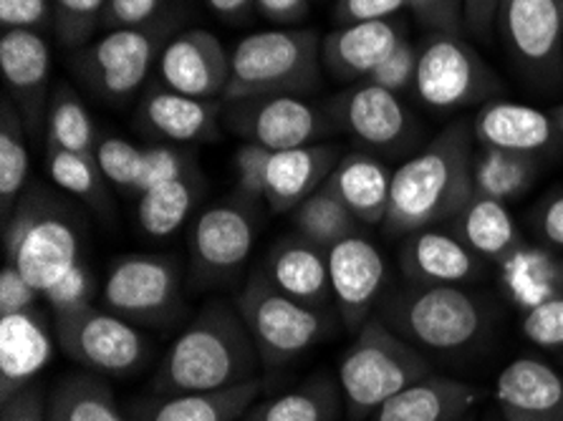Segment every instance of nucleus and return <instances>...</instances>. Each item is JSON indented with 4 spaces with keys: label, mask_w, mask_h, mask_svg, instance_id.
<instances>
[{
    "label": "nucleus",
    "mask_w": 563,
    "mask_h": 421,
    "mask_svg": "<svg viewBox=\"0 0 563 421\" xmlns=\"http://www.w3.org/2000/svg\"><path fill=\"white\" fill-rule=\"evenodd\" d=\"M417 62H420V48H417L412 41L405 38L387 58H384L377 71H374L366 81L377 84L382 89L395 91V93L409 91L415 84Z\"/></svg>",
    "instance_id": "nucleus-44"
},
{
    "label": "nucleus",
    "mask_w": 563,
    "mask_h": 421,
    "mask_svg": "<svg viewBox=\"0 0 563 421\" xmlns=\"http://www.w3.org/2000/svg\"><path fill=\"white\" fill-rule=\"evenodd\" d=\"M261 270L280 293L298 303L319 308V311H327L329 303H334L329 280V253L298 232L278 240L271 247Z\"/></svg>",
    "instance_id": "nucleus-24"
},
{
    "label": "nucleus",
    "mask_w": 563,
    "mask_h": 421,
    "mask_svg": "<svg viewBox=\"0 0 563 421\" xmlns=\"http://www.w3.org/2000/svg\"><path fill=\"white\" fill-rule=\"evenodd\" d=\"M93 293H97V278L93 273L84 265H74L62 280L56 282L54 288H48L44 298L48 300V306L56 311H68V308H79V306H89L93 300Z\"/></svg>",
    "instance_id": "nucleus-45"
},
{
    "label": "nucleus",
    "mask_w": 563,
    "mask_h": 421,
    "mask_svg": "<svg viewBox=\"0 0 563 421\" xmlns=\"http://www.w3.org/2000/svg\"><path fill=\"white\" fill-rule=\"evenodd\" d=\"M162 5H165V0H107L101 29L119 31L144 25L162 15Z\"/></svg>",
    "instance_id": "nucleus-47"
},
{
    "label": "nucleus",
    "mask_w": 563,
    "mask_h": 421,
    "mask_svg": "<svg viewBox=\"0 0 563 421\" xmlns=\"http://www.w3.org/2000/svg\"><path fill=\"white\" fill-rule=\"evenodd\" d=\"M195 171H200V167L190 149H185L180 144H173V142L150 144V147H144L134 195H144L147 190H155L159 185H167L187 175H195Z\"/></svg>",
    "instance_id": "nucleus-39"
},
{
    "label": "nucleus",
    "mask_w": 563,
    "mask_h": 421,
    "mask_svg": "<svg viewBox=\"0 0 563 421\" xmlns=\"http://www.w3.org/2000/svg\"><path fill=\"white\" fill-rule=\"evenodd\" d=\"M473 122L455 119L434 140L391 171L384 230L412 235L450 222L473 200Z\"/></svg>",
    "instance_id": "nucleus-1"
},
{
    "label": "nucleus",
    "mask_w": 563,
    "mask_h": 421,
    "mask_svg": "<svg viewBox=\"0 0 563 421\" xmlns=\"http://www.w3.org/2000/svg\"><path fill=\"white\" fill-rule=\"evenodd\" d=\"M58 41L66 48L81 51L104 19L107 0H51Z\"/></svg>",
    "instance_id": "nucleus-40"
},
{
    "label": "nucleus",
    "mask_w": 563,
    "mask_h": 421,
    "mask_svg": "<svg viewBox=\"0 0 563 421\" xmlns=\"http://www.w3.org/2000/svg\"><path fill=\"white\" fill-rule=\"evenodd\" d=\"M327 114L372 154H405L422 134L420 122L399 93L369 81L341 91L327 104Z\"/></svg>",
    "instance_id": "nucleus-14"
},
{
    "label": "nucleus",
    "mask_w": 563,
    "mask_h": 421,
    "mask_svg": "<svg viewBox=\"0 0 563 421\" xmlns=\"http://www.w3.org/2000/svg\"><path fill=\"white\" fill-rule=\"evenodd\" d=\"M29 129L23 117L11 101L3 97V111H0V204H3V218L13 212L15 202L21 200L29 179V144H25Z\"/></svg>",
    "instance_id": "nucleus-37"
},
{
    "label": "nucleus",
    "mask_w": 563,
    "mask_h": 421,
    "mask_svg": "<svg viewBox=\"0 0 563 421\" xmlns=\"http://www.w3.org/2000/svg\"><path fill=\"white\" fill-rule=\"evenodd\" d=\"M543 162L536 154L477 147L473 152V195L498 202H514L531 192L541 177Z\"/></svg>",
    "instance_id": "nucleus-32"
},
{
    "label": "nucleus",
    "mask_w": 563,
    "mask_h": 421,
    "mask_svg": "<svg viewBox=\"0 0 563 421\" xmlns=\"http://www.w3.org/2000/svg\"><path fill=\"white\" fill-rule=\"evenodd\" d=\"M263 361L238 308L212 300L173 341L152 389L155 394H208L258 379Z\"/></svg>",
    "instance_id": "nucleus-2"
},
{
    "label": "nucleus",
    "mask_w": 563,
    "mask_h": 421,
    "mask_svg": "<svg viewBox=\"0 0 563 421\" xmlns=\"http://www.w3.org/2000/svg\"><path fill=\"white\" fill-rule=\"evenodd\" d=\"M399 268L417 286H465L483 275L485 261L452 230H417L399 253Z\"/></svg>",
    "instance_id": "nucleus-21"
},
{
    "label": "nucleus",
    "mask_w": 563,
    "mask_h": 421,
    "mask_svg": "<svg viewBox=\"0 0 563 421\" xmlns=\"http://www.w3.org/2000/svg\"><path fill=\"white\" fill-rule=\"evenodd\" d=\"M432 374L420 348L397 336L379 315H372L339 364V386L352 421H366L374 409L407 386Z\"/></svg>",
    "instance_id": "nucleus-6"
},
{
    "label": "nucleus",
    "mask_w": 563,
    "mask_h": 421,
    "mask_svg": "<svg viewBox=\"0 0 563 421\" xmlns=\"http://www.w3.org/2000/svg\"><path fill=\"white\" fill-rule=\"evenodd\" d=\"M0 74L5 93L23 117L29 134L36 140L46 132V109L51 99V48L38 31L3 29L0 36Z\"/></svg>",
    "instance_id": "nucleus-17"
},
{
    "label": "nucleus",
    "mask_w": 563,
    "mask_h": 421,
    "mask_svg": "<svg viewBox=\"0 0 563 421\" xmlns=\"http://www.w3.org/2000/svg\"><path fill=\"white\" fill-rule=\"evenodd\" d=\"M409 11L430 33L463 36V0H409Z\"/></svg>",
    "instance_id": "nucleus-46"
},
{
    "label": "nucleus",
    "mask_w": 563,
    "mask_h": 421,
    "mask_svg": "<svg viewBox=\"0 0 563 421\" xmlns=\"http://www.w3.org/2000/svg\"><path fill=\"white\" fill-rule=\"evenodd\" d=\"M41 296L44 293L33 288L13 265H5V268L0 270V318L33 311V306H36V300Z\"/></svg>",
    "instance_id": "nucleus-49"
},
{
    "label": "nucleus",
    "mask_w": 563,
    "mask_h": 421,
    "mask_svg": "<svg viewBox=\"0 0 563 421\" xmlns=\"http://www.w3.org/2000/svg\"><path fill=\"white\" fill-rule=\"evenodd\" d=\"M46 154L51 152H97V129H93L91 114L79 93L68 84H58L51 89L46 109Z\"/></svg>",
    "instance_id": "nucleus-35"
},
{
    "label": "nucleus",
    "mask_w": 563,
    "mask_h": 421,
    "mask_svg": "<svg viewBox=\"0 0 563 421\" xmlns=\"http://www.w3.org/2000/svg\"><path fill=\"white\" fill-rule=\"evenodd\" d=\"M205 3H208L212 13L230 23L245 21L255 8V0H205Z\"/></svg>",
    "instance_id": "nucleus-55"
},
{
    "label": "nucleus",
    "mask_w": 563,
    "mask_h": 421,
    "mask_svg": "<svg viewBox=\"0 0 563 421\" xmlns=\"http://www.w3.org/2000/svg\"><path fill=\"white\" fill-rule=\"evenodd\" d=\"M520 333L533 346L545 351L563 348V290L551 298H543L541 303L526 308L520 318Z\"/></svg>",
    "instance_id": "nucleus-42"
},
{
    "label": "nucleus",
    "mask_w": 563,
    "mask_h": 421,
    "mask_svg": "<svg viewBox=\"0 0 563 421\" xmlns=\"http://www.w3.org/2000/svg\"><path fill=\"white\" fill-rule=\"evenodd\" d=\"M551 114H553V119H556V124H559V132H561V136H563V104L553 107V109H551Z\"/></svg>",
    "instance_id": "nucleus-56"
},
{
    "label": "nucleus",
    "mask_w": 563,
    "mask_h": 421,
    "mask_svg": "<svg viewBox=\"0 0 563 421\" xmlns=\"http://www.w3.org/2000/svg\"><path fill=\"white\" fill-rule=\"evenodd\" d=\"M175 19L157 15L155 21L134 29L107 31L99 41L76 51L74 71L93 99L104 104H124L142 84L173 38Z\"/></svg>",
    "instance_id": "nucleus-7"
},
{
    "label": "nucleus",
    "mask_w": 563,
    "mask_h": 421,
    "mask_svg": "<svg viewBox=\"0 0 563 421\" xmlns=\"http://www.w3.org/2000/svg\"><path fill=\"white\" fill-rule=\"evenodd\" d=\"M344 157L336 144H309V147L271 152L266 167V197L271 212L291 214L306 197H311L331 177Z\"/></svg>",
    "instance_id": "nucleus-25"
},
{
    "label": "nucleus",
    "mask_w": 563,
    "mask_h": 421,
    "mask_svg": "<svg viewBox=\"0 0 563 421\" xmlns=\"http://www.w3.org/2000/svg\"><path fill=\"white\" fill-rule=\"evenodd\" d=\"M481 401L477 386L430 374L384 401L366 421H460Z\"/></svg>",
    "instance_id": "nucleus-26"
},
{
    "label": "nucleus",
    "mask_w": 563,
    "mask_h": 421,
    "mask_svg": "<svg viewBox=\"0 0 563 421\" xmlns=\"http://www.w3.org/2000/svg\"><path fill=\"white\" fill-rule=\"evenodd\" d=\"M341 411L346 409L339 379L319 374L280 397L255 401L241 421H336Z\"/></svg>",
    "instance_id": "nucleus-31"
},
{
    "label": "nucleus",
    "mask_w": 563,
    "mask_h": 421,
    "mask_svg": "<svg viewBox=\"0 0 563 421\" xmlns=\"http://www.w3.org/2000/svg\"><path fill=\"white\" fill-rule=\"evenodd\" d=\"M503 0H463V29L467 36L490 43L498 31Z\"/></svg>",
    "instance_id": "nucleus-52"
},
{
    "label": "nucleus",
    "mask_w": 563,
    "mask_h": 421,
    "mask_svg": "<svg viewBox=\"0 0 563 421\" xmlns=\"http://www.w3.org/2000/svg\"><path fill=\"white\" fill-rule=\"evenodd\" d=\"M54 339L74 364L99 376H130L150 356L147 341L134 323L99 311L93 303L56 311Z\"/></svg>",
    "instance_id": "nucleus-10"
},
{
    "label": "nucleus",
    "mask_w": 563,
    "mask_h": 421,
    "mask_svg": "<svg viewBox=\"0 0 563 421\" xmlns=\"http://www.w3.org/2000/svg\"><path fill=\"white\" fill-rule=\"evenodd\" d=\"M261 394V379L208 394H152L140 421H241Z\"/></svg>",
    "instance_id": "nucleus-29"
},
{
    "label": "nucleus",
    "mask_w": 563,
    "mask_h": 421,
    "mask_svg": "<svg viewBox=\"0 0 563 421\" xmlns=\"http://www.w3.org/2000/svg\"><path fill=\"white\" fill-rule=\"evenodd\" d=\"M321 38L311 29H271L245 36L230 51L223 101L306 97L321 86Z\"/></svg>",
    "instance_id": "nucleus-5"
},
{
    "label": "nucleus",
    "mask_w": 563,
    "mask_h": 421,
    "mask_svg": "<svg viewBox=\"0 0 563 421\" xmlns=\"http://www.w3.org/2000/svg\"><path fill=\"white\" fill-rule=\"evenodd\" d=\"M493 397L500 421H563V372L520 356L498 374Z\"/></svg>",
    "instance_id": "nucleus-19"
},
{
    "label": "nucleus",
    "mask_w": 563,
    "mask_h": 421,
    "mask_svg": "<svg viewBox=\"0 0 563 421\" xmlns=\"http://www.w3.org/2000/svg\"><path fill=\"white\" fill-rule=\"evenodd\" d=\"M271 159V149L261 147V144L245 142L243 147L235 152V177H238V197L249 200L253 204L263 202L266 197V167Z\"/></svg>",
    "instance_id": "nucleus-43"
},
{
    "label": "nucleus",
    "mask_w": 563,
    "mask_h": 421,
    "mask_svg": "<svg viewBox=\"0 0 563 421\" xmlns=\"http://www.w3.org/2000/svg\"><path fill=\"white\" fill-rule=\"evenodd\" d=\"M291 222L298 235L311 240L323 251H329L339 240L360 232V220L354 218L344 200L331 190L329 182H323L319 190L298 204L291 212Z\"/></svg>",
    "instance_id": "nucleus-36"
},
{
    "label": "nucleus",
    "mask_w": 563,
    "mask_h": 421,
    "mask_svg": "<svg viewBox=\"0 0 563 421\" xmlns=\"http://www.w3.org/2000/svg\"><path fill=\"white\" fill-rule=\"evenodd\" d=\"M187 245L195 286L212 288L235 280L255 245V204L243 197L210 204L195 220Z\"/></svg>",
    "instance_id": "nucleus-13"
},
{
    "label": "nucleus",
    "mask_w": 563,
    "mask_h": 421,
    "mask_svg": "<svg viewBox=\"0 0 563 421\" xmlns=\"http://www.w3.org/2000/svg\"><path fill=\"white\" fill-rule=\"evenodd\" d=\"M0 421H48V394L38 381L0 401Z\"/></svg>",
    "instance_id": "nucleus-48"
},
{
    "label": "nucleus",
    "mask_w": 563,
    "mask_h": 421,
    "mask_svg": "<svg viewBox=\"0 0 563 421\" xmlns=\"http://www.w3.org/2000/svg\"><path fill=\"white\" fill-rule=\"evenodd\" d=\"M223 109V99H195L167 86H152L136 109V122L162 142L200 144L218 136Z\"/></svg>",
    "instance_id": "nucleus-22"
},
{
    "label": "nucleus",
    "mask_w": 563,
    "mask_h": 421,
    "mask_svg": "<svg viewBox=\"0 0 563 421\" xmlns=\"http://www.w3.org/2000/svg\"><path fill=\"white\" fill-rule=\"evenodd\" d=\"M405 41V29L395 19L349 23L321 38V64L336 81L360 84Z\"/></svg>",
    "instance_id": "nucleus-23"
},
{
    "label": "nucleus",
    "mask_w": 563,
    "mask_h": 421,
    "mask_svg": "<svg viewBox=\"0 0 563 421\" xmlns=\"http://www.w3.org/2000/svg\"><path fill=\"white\" fill-rule=\"evenodd\" d=\"M460 421H481V419H477L475 414H467V417H463Z\"/></svg>",
    "instance_id": "nucleus-58"
},
{
    "label": "nucleus",
    "mask_w": 563,
    "mask_h": 421,
    "mask_svg": "<svg viewBox=\"0 0 563 421\" xmlns=\"http://www.w3.org/2000/svg\"><path fill=\"white\" fill-rule=\"evenodd\" d=\"M48 421H126L99 374H68L48 394Z\"/></svg>",
    "instance_id": "nucleus-33"
},
{
    "label": "nucleus",
    "mask_w": 563,
    "mask_h": 421,
    "mask_svg": "<svg viewBox=\"0 0 563 421\" xmlns=\"http://www.w3.org/2000/svg\"><path fill=\"white\" fill-rule=\"evenodd\" d=\"M483 421H500V414H498V411H493V414H488Z\"/></svg>",
    "instance_id": "nucleus-57"
},
{
    "label": "nucleus",
    "mask_w": 563,
    "mask_h": 421,
    "mask_svg": "<svg viewBox=\"0 0 563 421\" xmlns=\"http://www.w3.org/2000/svg\"><path fill=\"white\" fill-rule=\"evenodd\" d=\"M412 91L428 109L452 111L498 99L503 81L473 43L455 33H430L420 46Z\"/></svg>",
    "instance_id": "nucleus-9"
},
{
    "label": "nucleus",
    "mask_w": 563,
    "mask_h": 421,
    "mask_svg": "<svg viewBox=\"0 0 563 421\" xmlns=\"http://www.w3.org/2000/svg\"><path fill=\"white\" fill-rule=\"evenodd\" d=\"M471 122L477 147L541 157L563 142L551 109H536L500 97L485 101Z\"/></svg>",
    "instance_id": "nucleus-20"
},
{
    "label": "nucleus",
    "mask_w": 563,
    "mask_h": 421,
    "mask_svg": "<svg viewBox=\"0 0 563 421\" xmlns=\"http://www.w3.org/2000/svg\"><path fill=\"white\" fill-rule=\"evenodd\" d=\"M109 311L140 325H167L183 311V273L173 257L124 255L101 288Z\"/></svg>",
    "instance_id": "nucleus-11"
},
{
    "label": "nucleus",
    "mask_w": 563,
    "mask_h": 421,
    "mask_svg": "<svg viewBox=\"0 0 563 421\" xmlns=\"http://www.w3.org/2000/svg\"><path fill=\"white\" fill-rule=\"evenodd\" d=\"M157 71L167 89L195 99H223L230 81V51L205 29L177 33L162 51Z\"/></svg>",
    "instance_id": "nucleus-18"
},
{
    "label": "nucleus",
    "mask_w": 563,
    "mask_h": 421,
    "mask_svg": "<svg viewBox=\"0 0 563 421\" xmlns=\"http://www.w3.org/2000/svg\"><path fill=\"white\" fill-rule=\"evenodd\" d=\"M48 0H0V23L3 29H44L51 19Z\"/></svg>",
    "instance_id": "nucleus-51"
},
{
    "label": "nucleus",
    "mask_w": 563,
    "mask_h": 421,
    "mask_svg": "<svg viewBox=\"0 0 563 421\" xmlns=\"http://www.w3.org/2000/svg\"><path fill=\"white\" fill-rule=\"evenodd\" d=\"M93 157H97V165L101 169V175L107 177L109 185L126 195H134L144 147H136V144H132L130 140H124V136L107 134V136H99Z\"/></svg>",
    "instance_id": "nucleus-41"
},
{
    "label": "nucleus",
    "mask_w": 563,
    "mask_h": 421,
    "mask_svg": "<svg viewBox=\"0 0 563 421\" xmlns=\"http://www.w3.org/2000/svg\"><path fill=\"white\" fill-rule=\"evenodd\" d=\"M51 358V336L38 311L0 318V401L11 399Z\"/></svg>",
    "instance_id": "nucleus-27"
},
{
    "label": "nucleus",
    "mask_w": 563,
    "mask_h": 421,
    "mask_svg": "<svg viewBox=\"0 0 563 421\" xmlns=\"http://www.w3.org/2000/svg\"><path fill=\"white\" fill-rule=\"evenodd\" d=\"M450 230L485 263L503 265L523 245L508 204L490 200V197L473 195L463 212H457L450 220Z\"/></svg>",
    "instance_id": "nucleus-30"
},
{
    "label": "nucleus",
    "mask_w": 563,
    "mask_h": 421,
    "mask_svg": "<svg viewBox=\"0 0 563 421\" xmlns=\"http://www.w3.org/2000/svg\"><path fill=\"white\" fill-rule=\"evenodd\" d=\"M498 33L516 71L539 89L563 79V0H503Z\"/></svg>",
    "instance_id": "nucleus-12"
},
{
    "label": "nucleus",
    "mask_w": 563,
    "mask_h": 421,
    "mask_svg": "<svg viewBox=\"0 0 563 421\" xmlns=\"http://www.w3.org/2000/svg\"><path fill=\"white\" fill-rule=\"evenodd\" d=\"M559 358H561V366H563V348H561V354H559Z\"/></svg>",
    "instance_id": "nucleus-59"
},
{
    "label": "nucleus",
    "mask_w": 563,
    "mask_h": 421,
    "mask_svg": "<svg viewBox=\"0 0 563 421\" xmlns=\"http://www.w3.org/2000/svg\"><path fill=\"white\" fill-rule=\"evenodd\" d=\"M533 225L545 245L563 251V192L545 197L533 214Z\"/></svg>",
    "instance_id": "nucleus-53"
},
{
    "label": "nucleus",
    "mask_w": 563,
    "mask_h": 421,
    "mask_svg": "<svg viewBox=\"0 0 563 421\" xmlns=\"http://www.w3.org/2000/svg\"><path fill=\"white\" fill-rule=\"evenodd\" d=\"M202 190L205 182L200 171L147 190L140 195V202H136V225L142 228L144 235L157 240L175 235L185 225V220L190 218Z\"/></svg>",
    "instance_id": "nucleus-34"
},
{
    "label": "nucleus",
    "mask_w": 563,
    "mask_h": 421,
    "mask_svg": "<svg viewBox=\"0 0 563 421\" xmlns=\"http://www.w3.org/2000/svg\"><path fill=\"white\" fill-rule=\"evenodd\" d=\"M409 8V0H336L334 19L341 25L364 21H387Z\"/></svg>",
    "instance_id": "nucleus-50"
},
{
    "label": "nucleus",
    "mask_w": 563,
    "mask_h": 421,
    "mask_svg": "<svg viewBox=\"0 0 563 421\" xmlns=\"http://www.w3.org/2000/svg\"><path fill=\"white\" fill-rule=\"evenodd\" d=\"M245 325L266 368H280L303 356L329 331V315L303 306L273 286L258 268L249 275L238 298Z\"/></svg>",
    "instance_id": "nucleus-8"
},
{
    "label": "nucleus",
    "mask_w": 563,
    "mask_h": 421,
    "mask_svg": "<svg viewBox=\"0 0 563 421\" xmlns=\"http://www.w3.org/2000/svg\"><path fill=\"white\" fill-rule=\"evenodd\" d=\"M329 280L336 313L349 331H360L387 288V261L369 237L349 235L329 247Z\"/></svg>",
    "instance_id": "nucleus-16"
},
{
    "label": "nucleus",
    "mask_w": 563,
    "mask_h": 421,
    "mask_svg": "<svg viewBox=\"0 0 563 421\" xmlns=\"http://www.w3.org/2000/svg\"><path fill=\"white\" fill-rule=\"evenodd\" d=\"M255 11L276 25H294L311 11V0H255Z\"/></svg>",
    "instance_id": "nucleus-54"
},
{
    "label": "nucleus",
    "mask_w": 563,
    "mask_h": 421,
    "mask_svg": "<svg viewBox=\"0 0 563 421\" xmlns=\"http://www.w3.org/2000/svg\"><path fill=\"white\" fill-rule=\"evenodd\" d=\"M48 177L54 179L56 187H62L76 200L89 204L91 210L107 212L112 204V195H109L107 177L101 175L97 165V157L91 154H76V152H51L46 154Z\"/></svg>",
    "instance_id": "nucleus-38"
},
{
    "label": "nucleus",
    "mask_w": 563,
    "mask_h": 421,
    "mask_svg": "<svg viewBox=\"0 0 563 421\" xmlns=\"http://www.w3.org/2000/svg\"><path fill=\"white\" fill-rule=\"evenodd\" d=\"M5 257L33 288L46 293L81 263V228L71 204L33 182L8 214Z\"/></svg>",
    "instance_id": "nucleus-4"
},
{
    "label": "nucleus",
    "mask_w": 563,
    "mask_h": 421,
    "mask_svg": "<svg viewBox=\"0 0 563 421\" xmlns=\"http://www.w3.org/2000/svg\"><path fill=\"white\" fill-rule=\"evenodd\" d=\"M362 225H384L389 210L391 169L372 152H349L327 179Z\"/></svg>",
    "instance_id": "nucleus-28"
},
{
    "label": "nucleus",
    "mask_w": 563,
    "mask_h": 421,
    "mask_svg": "<svg viewBox=\"0 0 563 421\" xmlns=\"http://www.w3.org/2000/svg\"><path fill=\"white\" fill-rule=\"evenodd\" d=\"M225 104V101H223ZM225 124L245 142L271 152L298 149L319 144L331 132V117L303 97H261L230 101L223 109Z\"/></svg>",
    "instance_id": "nucleus-15"
},
{
    "label": "nucleus",
    "mask_w": 563,
    "mask_h": 421,
    "mask_svg": "<svg viewBox=\"0 0 563 421\" xmlns=\"http://www.w3.org/2000/svg\"><path fill=\"white\" fill-rule=\"evenodd\" d=\"M377 315L397 336L430 354H465L490 331V306L465 286H417L384 293Z\"/></svg>",
    "instance_id": "nucleus-3"
}]
</instances>
